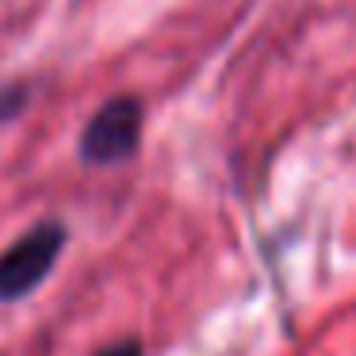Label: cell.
I'll list each match as a JSON object with an SVG mask.
<instances>
[{
	"label": "cell",
	"instance_id": "obj_4",
	"mask_svg": "<svg viewBox=\"0 0 356 356\" xmlns=\"http://www.w3.org/2000/svg\"><path fill=\"white\" fill-rule=\"evenodd\" d=\"M96 356H142V345L138 341H115V345H108L104 353H96Z\"/></svg>",
	"mask_w": 356,
	"mask_h": 356
},
{
	"label": "cell",
	"instance_id": "obj_1",
	"mask_svg": "<svg viewBox=\"0 0 356 356\" xmlns=\"http://www.w3.org/2000/svg\"><path fill=\"white\" fill-rule=\"evenodd\" d=\"M62 245H65L62 222H39L35 230L12 241L0 253V302H16L24 295H31L58 264Z\"/></svg>",
	"mask_w": 356,
	"mask_h": 356
},
{
	"label": "cell",
	"instance_id": "obj_2",
	"mask_svg": "<svg viewBox=\"0 0 356 356\" xmlns=\"http://www.w3.org/2000/svg\"><path fill=\"white\" fill-rule=\"evenodd\" d=\"M142 138V104L134 96L108 100L81 131V157L88 165H115L138 149Z\"/></svg>",
	"mask_w": 356,
	"mask_h": 356
},
{
	"label": "cell",
	"instance_id": "obj_3",
	"mask_svg": "<svg viewBox=\"0 0 356 356\" xmlns=\"http://www.w3.org/2000/svg\"><path fill=\"white\" fill-rule=\"evenodd\" d=\"M24 88H12V92H0V119H12L19 108H24Z\"/></svg>",
	"mask_w": 356,
	"mask_h": 356
}]
</instances>
